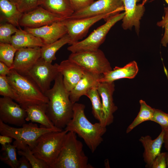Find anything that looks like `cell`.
<instances>
[{
	"label": "cell",
	"instance_id": "6da1fadb",
	"mask_svg": "<svg viewBox=\"0 0 168 168\" xmlns=\"http://www.w3.org/2000/svg\"><path fill=\"white\" fill-rule=\"evenodd\" d=\"M54 81L53 87L44 93L49 100L46 114L56 127L63 129L72 117L74 104L70 100V92L65 88L60 73Z\"/></svg>",
	"mask_w": 168,
	"mask_h": 168
},
{
	"label": "cell",
	"instance_id": "7a4b0ae2",
	"mask_svg": "<svg viewBox=\"0 0 168 168\" xmlns=\"http://www.w3.org/2000/svg\"><path fill=\"white\" fill-rule=\"evenodd\" d=\"M85 108L83 104L77 103L74 104L72 117L64 129L77 134L93 153L103 141L102 137L107 129L106 126L99 122L91 123L85 115Z\"/></svg>",
	"mask_w": 168,
	"mask_h": 168
},
{
	"label": "cell",
	"instance_id": "3957f363",
	"mask_svg": "<svg viewBox=\"0 0 168 168\" xmlns=\"http://www.w3.org/2000/svg\"><path fill=\"white\" fill-rule=\"evenodd\" d=\"M7 76L16 96V102L25 110L30 105L48 102V98L28 76L12 69Z\"/></svg>",
	"mask_w": 168,
	"mask_h": 168
},
{
	"label": "cell",
	"instance_id": "277c9868",
	"mask_svg": "<svg viewBox=\"0 0 168 168\" xmlns=\"http://www.w3.org/2000/svg\"><path fill=\"white\" fill-rule=\"evenodd\" d=\"M76 134L69 131L65 138L58 156L52 168H93L88 162L83 144Z\"/></svg>",
	"mask_w": 168,
	"mask_h": 168
},
{
	"label": "cell",
	"instance_id": "5b68a950",
	"mask_svg": "<svg viewBox=\"0 0 168 168\" xmlns=\"http://www.w3.org/2000/svg\"><path fill=\"white\" fill-rule=\"evenodd\" d=\"M52 131H61L47 128L41 125L39 127L37 124L32 122L23 124L21 128H15L0 120L1 134L10 136L15 139L13 145L18 150L24 151L27 146L32 149L40 136Z\"/></svg>",
	"mask_w": 168,
	"mask_h": 168
},
{
	"label": "cell",
	"instance_id": "8992f818",
	"mask_svg": "<svg viewBox=\"0 0 168 168\" xmlns=\"http://www.w3.org/2000/svg\"><path fill=\"white\" fill-rule=\"evenodd\" d=\"M65 130L48 132L40 136L36 141L31 152L37 158L52 168L60 151L66 135Z\"/></svg>",
	"mask_w": 168,
	"mask_h": 168
},
{
	"label": "cell",
	"instance_id": "52a82bcc",
	"mask_svg": "<svg viewBox=\"0 0 168 168\" xmlns=\"http://www.w3.org/2000/svg\"><path fill=\"white\" fill-rule=\"evenodd\" d=\"M124 12L118 13L108 19L105 23L93 31L86 38L70 45L68 50L71 53L94 51L99 49L104 42L106 35L111 28L122 20Z\"/></svg>",
	"mask_w": 168,
	"mask_h": 168
},
{
	"label": "cell",
	"instance_id": "ba28073f",
	"mask_svg": "<svg viewBox=\"0 0 168 168\" xmlns=\"http://www.w3.org/2000/svg\"><path fill=\"white\" fill-rule=\"evenodd\" d=\"M68 59L85 70L103 75L112 70L104 52L99 49L94 51L71 53Z\"/></svg>",
	"mask_w": 168,
	"mask_h": 168
},
{
	"label": "cell",
	"instance_id": "9c48e42d",
	"mask_svg": "<svg viewBox=\"0 0 168 168\" xmlns=\"http://www.w3.org/2000/svg\"><path fill=\"white\" fill-rule=\"evenodd\" d=\"M59 73V64L46 61L41 57L26 75L31 79L44 94Z\"/></svg>",
	"mask_w": 168,
	"mask_h": 168
},
{
	"label": "cell",
	"instance_id": "30bf717a",
	"mask_svg": "<svg viewBox=\"0 0 168 168\" xmlns=\"http://www.w3.org/2000/svg\"><path fill=\"white\" fill-rule=\"evenodd\" d=\"M107 14L79 18H67L62 21L70 37L71 45L82 39L86 34L90 28L95 23L102 19L106 21L111 17Z\"/></svg>",
	"mask_w": 168,
	"mask_h": 168
},
{
	"label": "cell",
	"instance_id": "8fae6325",
	"mask_svg": "<svg viewBox=\"0 0 168 168\" xmlns=\"http://www.w3.org/2000/svg\"><path fill=\"white\" fill-rule=\"evenodd\" d=\"M124 10L122 0H97L87 7L74 12L68 18H79L104 14L112 17Z\"/></svg>",
	"mask_w": 168,
	"mask_h": 168
},
{
	"label": "cell",
	"instance_id": "7c38bea8",
	"mask_svg": "<svg viewBox=\"0 0 168 168\" xmlns=\"http://www.w3.org/2000/svg\"><path fill=\"white\" fill-rule=\"evenodd\" d=\"M65 19L38 6L29 12L23 13L19 24L25 28H36L50 25Z\"/></svg>",
	"mask_w": 168,
	"mask_h": 168
},
{
	"label": "cell",
	"instance_id": "4fadbf2b",
	"mask_svg": "<svg viewBox=\"0 0 168 168\" xmlns=\"http://www.w3.org/2000/svg\"><path fill=\"white\" fill-rule=\"evenodd\" d=\"M26 110L12 99L0 98V120L5 124L21 126L26 123Z\"/></svg>",
	"mask_w": 168,
	"mask_h": 168
},
{
	"label": "cell",
	"instance_id": "5bb4252c",
	"mask_svg": "<svg viewBox=\"0 0 168 168\" xmlns=\"http://www.w3.org/2000/svg\"><path fill=\"white\" fill-rule=\"evenodd\" d=\"M41 47L23 48L17 49L12 69L19 73L26 75L41 57Z\"/></svg>",
	"mask_w": 168,
	"mask_h": 168
},
{
	"label": "cell",
	"instance_id": "9a60e30c",
	"mask_svg": "<svg viewBox=\"0 0 168 168\" xmlns=\"http://www.w3.org/2000/svg\"><path fill=\"white\" fill-rule=\"evenodd\" d=\"M125 14L122 19V26L125 30H131L134 27L136 32L138 35L140 28V21L145 11L144 2L137 5L141 0H122Z\"/></svg>",
	"mask_w": 168,
	"mask_h": 168
},
{
	"label": "cell",
	"instance_id": "2e32d148",
	"mask_svg": "<svg viewBox=\"0 0 168 168\" xmlns=\"http://www.w3.org/2000/svg\"><path fill=\"white\" fill-rule=\"evenodd\" d=\"M97 89L101 98L106 125L108 126L113 122L114 114L118 109L114 102L113 97L115 90L114 82H100Z\"/></svg>",
	"mask_w": 168,
	"mask_h": 168
},
{
	"label": "cell",
	"instance_id": "e0dca14e",
	"mask_svg": "<svg viewBox=\"0 0 168 168\" xmlns=\"http://www.w3.org/2000/svg\"><path fill=\"white\" fill-rule=\"evenodd\" d=\"M25 30L40 38L45 45L53 43L67 34L62 21L38 28H25Z\"/></svg>",
	"mask_w": 168,
	"mask_h": 168
},
{
	"label": "cell",
	"instance_id": "ac0fdd59",
	"mask_svg": "<svg viewBox=\"0 0 168 168\" xmlns=\"http://www.w3.org/2000/svg\"><path fill=\"white\" fill-rule=\"evenodd\" d=\"M59 72L63 75L65 88L69 92L79 81L86 70L69 59L60 63L59 64Z\"/></svg>",
	"mask_w": 168,
	"mask_h": 168
},
{
	"label": "cell",
	"instance_id": "d6986e66",
	"mask_svg": "<svg viewBox=\"0 0 168 168\" xmlns=\"http://www.w3.org/2000/svg\"><path fill=\"white\" fill-rule=\"evenodd\" d=\"M164 130L161 128L160 133L154 139H152V137L148 135L142 136L139 138V141L144 148L143 158L146 167L151 168L153 160L161 153L164 143Z\"/></svg>",
	"mask_w": 168,
	"mask_h": 168
},
{
	"label": "cell",
	"instance_id": "ffe728a7",
	"mask_svg": "<svg viewBox=\"0 0 168 168\" xmlns=\"http://www.w3.org/2000/svg\"><path fill=\"white\" fill-rule=\"evenodd\" d=\"M102 75L86 70L79 81L70 92V99L72 102L73 104L77 103L82 96H86L91 88L97 86Z\"/></svg>",
	"mask_w": 168,
	"mask_h": 168
},
{
	"label": "cell",
	"instance_id": "44dd1931",
	"mask_svg": "<svg viewBox=\"0 0 168 168\" xmlns=\"http://www.w3.org/2000/svg\"><path fill=\"white\" fill-rule=\"evenodd\" d=\"M47 104L30 105L26 109L27 116L26 121L39 123L47 128L62 131L63 129L56 127L48 117L46 114Z\"/></svg>",
	"mask_w": 168,
	"mask_h": 168
},
{
	"label": "cell",
	"instance_id": "7402d4cb",
	"mask_svg": "<svg viewBox=\"0 0 168 168\" xmlns=\"http://www.w3.org/2000/svg\"><path fill=\"white\" fill-rule=\"evenodd\" d=\"M138 71L137 63L131 61L122 67L116 66L113 69L102 75L100 82H112L124 78L133 79Z\"/></svg>",
	"mask_w": 168,
	"mask_h": 168
},
{
	"label": "cell",
	"instance_id": "603a6c76",
	"mask_svg": "<svg viewBox=\"0 0 168 168\" xmlns=\"http://www.w3.org/2000/svg\"><path fill=\"white\" fill-rule=\"evenodd\" d=\"M10 44L17 49L23 48L42 47L45 45L42 40L21 27L12 36Z\"/></svg>",
	"mask_w": 168,
	"mask_h": 168
},
{
	"label": "cell",
	"instance_id": "cb8c5ba5",
	"mask_svg": "<svg viewBox=\"0 0 168 168\" xmlns=\"http://www.w3.org/2000/svg\"><path fill=\"white\" fill-rule=\"evenodd\" d=\"M39 6L65 18L75 12L69 0H40Z\"/></svg>",
	"mask_w": 168,
	"mask_h": 168
},
{
	"label": "cell",
	"instance_id": "d4e9b609",
	"mask_svg": "<svg viewBox=\"0 0 168 168\" xmlns=\"http://www.w3.org/2000/svg\"><path fill=\"white\" fill-rule=\"evenodd\" d=\"M0 11L2 17L8 23L18 28L19 22L23 13L18 9L16 5L9 0H0Z\"/></svg>",
	"mask_w": 168,
	"mask_h": 168
},
{
	"label": "cell",
	"instance_id": "484cf974",
	"mask_svg": "<svg viewBox=\"0 0 168 168\" xmlns=\"http://www.w3.org/2000/svg\"><path fill=\"white\" fill-rule=\"evenodd\" d=\"M71 39L67 34L62 38L51 44L45 45L41 47V58L46 61L52 63L56 59L55 54L57 51L63 46L70 43Z\"/></svg>",
	"mask_w": 168,
	"mask_h": 168
},
{
	"label": "cell",
	"instance_id": "4316f807",
	"mask_svg": "<svg viewBox=\"0 0 168 168\" xmlns=\"http://www.w3.org/2000/svg\"><path fill=\"white\" fill-rule=\"evenodd\" d=\"M97 86L91 88L87 93L86 96L90 99L91 101L92 113L94 117L102 125L106 127L102 102L97 89Z\"/></svg>",
	"mask_w": 168,
	"mask_h": 168
},
{
	"label": "cell",
	"instance_id": "83f0119b",
	"mask_svg": "<svg viewBox=\"0 0 168 168\" xmlns=\"http://www.w3.org/2000/svg\"><path fill=\"white\" fill-rule=\"evenodd\" d=\"M139 103L140 105L139 111L136 117L127 128L126 130L127 133L142 123L147 121H151L153 117L155 108H152L142 100H140Z\"/></svg>",
	"mask_w": 168,
	"mask_h": 168
},
{
	"label": "cell",
	"instance_id": "f1b7e54d",
	"mask_svg": "<svg viewBox=\"0 0 168 168\" xmlns=\"http://www.w3.org/2000/svg\"><path fill=\"white\" fill-rule=\"evenodd\" d=\"M16 148L11 144L2 145V155L0 156L1 161L12 168H18V162L16 157Z\"/></svg>",
	"mask_w": 168,
	"mask_h": 168
},
{
	"label": "cell",
	"instance_id": "f546056e",
	"mask_svg": "<svg viewBox=\"0 0 168 168\" xmlns=\"http://www.w3.org/2000/svg\"><path fill=\"white\" fill-rule=\"evenodd\" d=\"M17 50L10 44L0 43V61L12 68Z\"/></svg>",
	"mask_w": 168,
	"mask_h": 168
},
{
	"label": "cell",
	"instance_id": "4dcf8cb0",
	"mask_svg": "<svg viewBox=\"0 0 168 168\" xmlns=\"http://www.w3.org/2000/svg\"><path fill=\"white\" fill-rule=\"evenodd\" d=\"M17 152L19 155L24 156L27 158L32 168H49L44 162L34 155L28 146L26 147L24 150H18Z\"/></svg>",
	"mask_w": 168,
	"mask_h": 168
},
{
	"label": "cell",
	"instance_id": "1f68e13d",
	"mask_svg": "<svg viewBox=\"0 0 168 168\" xmlns=\"http://www.w3.org/2000/svg\"><path fill=\"white\" fill-rule=\"evenodd\" d=\"M18 29L9 23H1L0 25V43L10 44L12 35L15 33Z\"/></svg>",
	"mask_w": 168,
	"mask_h": 168
},
{
	"label": "cell",
	"instance_id": "d6a6232c",
	"mask_svg": "<svg viewBox=\"0 0 168 168\" xmlns=\"http://www.w3.org/2000/svg\"><path fill=\"white\" fill-rule=\"evenodd\" d=\"M0 95L10 98L16 101V96L10 84L7 76L0 75Z\"/></svg>",
	"mask_w": 168,
	"mask_h": 168
},
{
	"label": "cell",
	"instance_id": "836d02e7",
	"mask_svg": "<svg viewBox=\"0 0 168 168\" xmlns=\"http://www.w3.org/2000/svg\"><path fill=\"white\" fill-rule=\"evenodd\" d=\"M165 15L162 19L157 22L156 25L159 27L165 29V32L161 40L163 46L166 47L168 44V7L164 8Z\"/></svg>",
	"mask_w": 168,
	"mask_h": 168
},
{
	"label": "cell",
	"instance_id": "e575fe53",
	"mask_svg": "<svg viewBox=\"0 0 168 168\" xmlns=\"http://www.w3.org/2000/svg\"><path fill=\"white\" fill-rule=\"evenodd\" d=\"M40 0H19L16 4L19 11L22 13L29 12L39 6Z\"/></svg>",
	"mask_w": 168,
	"mask_h": 168
},
{
	"label": "cell",
	"instance_id": "d590c367",
	"mask_svg": "<svg viewBox=\"0 0 168 168\" xmlns=\"http://www.w3.org/2000/svg\"><path fill=\"white\" fill-rule=\"evenodd\" d=\"M151 121L160 125L161 128H168V114L161 110L155 109Z\"/></svg>",
	"mask_w": 168,
	"mask_h": 168
},
{
	"label": "cell",
	"instance_id": "8d00e7d4",
	"mask_svg": "<svg viewBox=\"0 0 168 168\" xmlns=\"http://www.w3.org/2000/svg\"><path fill=\"white\" fill-rule=\"evenodd\" d=\"M75 12L82 10L93 3L94 0H69Z\"/></svg>",
	"mask_w": 168,
	"mask_h": 168
},
{
	"label": "cell",
	"instance_id": "74e56055",
	"mask_svg": "<svg viewBox=\"0 0 168 168\" xmlns=\"http://www.w3.org/2000/svg\"><path fill=\"white\" fill-rule=\"evenodd\" d=\"M166 152L160 153L155 158L152 164L151 168H166Z\"/></svg>",
	"mask_w": 168,
	"mask_h": 168
},
{
	"label": "cell",
	"instance_id": "f35d334b",
	"mask_svg": "<svg viewBox=\"0 0 168 168\" xmlns=\"http://www.w3.org/2000/svg\"><path fill=\"white\" fill-rule=\"evenodd\" d=\"M21 156L18 160V168H32L31 165L27 158L24 156Z\"/></svg>",
	"mask_w": 168,
	"mask_h": 168
},
{
	"label": "cell",
	"instance_id": "ab89813d",
	"mask_svg": "<svg viewBox=\"0 0 168 168\" xmlns=\"http://www.w3.org/2000/svg\"><path fill=\"white\" fill-rule=\"evenodd\" d=\"M12 69L0 61V75L7 76Z\"/></svg>",
	"mask_w": 168,
	"mask_h": 168
},
{
	"label": "cell",
	"instance_id": "60d3db41",
	"mask_svg": "<svg viewBox=\"0 0 168 168\" xmlns=\"http://www.w3.org/2000/svg\"><path fill=\"white\" fill-rule=\"evenodd\" d=\"M13 138L11 137L1 135H0V143L2 145H4L8 144H11Z\"/></svg>",
	"mask_w": 168,
	"mask_h": 168
},
{
	"label": "cell",
	"instance_id": "b9f144b4",
	"mask_svg": "<svg viewBox=\"0 0 168 168\" xmlns=\"http://www.w3.org/2000/svg\"><path fill=\"white\" fill-rule=\"evenodd\" d=\"M164 131L163 144L166 150L168 152V128H161Z\"/></svg>",
	"mask_w": 168,
	"mask_h": 168
},
{
	"label": "cell",
	"instance_id": "7bdbcfd3",
	"mask_svg": "<svg viewBox=\"0 0 168 168\" xmlns=\"http://www.w3.org/2000/svg\"><path fill=\"white\" fill-rule=\"evenodd\" d=\"M166 161L167 165V168H168V152H166Z\"/></svg>",
	"mask_w": 168,
	"mask_h": 168
},
{
	"label": "cell",
	"instance_id": "ee69618b",
	"mask_svg": "<svg viewBox=\"0 0 168 168\" xmlns=\"http://www.w3.org/2000/svg\"><path fill=\"white\" fill-rule=\"evenodd\" d=\"M11 2L13 3L16 4H16L19 1V0H9Z\"/></svg>",
	"mask_w": 168,
	"mask_h": 168
},
{
	"label": "cell",
	"instance_id": "f6af8a7d",
	"mask_svg": "<svg viewBox=\"0 0 168 168\" xmlns=\"http://www.w3.org/2000/svg\"></svg>",
	"mask_w": 168,
	"mask_h": 168
},
{
	"label": "cell",
	"instance_id": "bcb514c9",
	"mask_svg": "<svg viewBox=\"0 0 168 168\" xmlns=\"http://www.w3.org/2000/svg\"></svg>",
	"mask_w": 168,
	"mask_h": 168
}]
</instances>
